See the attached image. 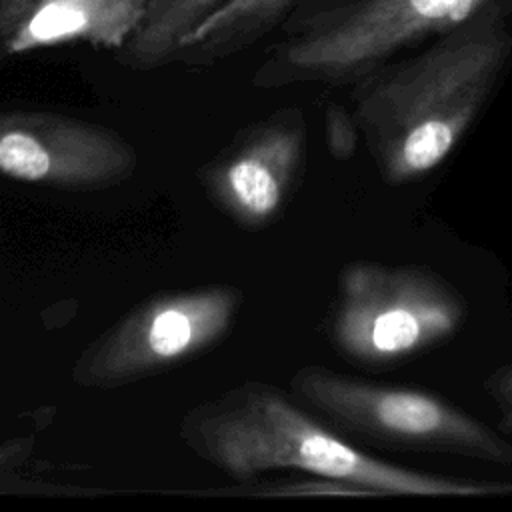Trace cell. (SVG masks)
Here are the masks:
<instances>
[{
	"label": "cell",
	"instance_id": "obj_14",
	"mask_svg": "<svg viewBox=\"0 0 512 512\" xmlns=\"http://www.w3.org/2000/svg\"><path fill=\"white\" fill-rule=\"evenodd\" d=\"M484 388L500 416L502 428L512 436V362L496 368L486 378Z\"/></svg>",
	"mask_w": 512,
	"mask_h": 512
},
{
	"label": "cell",
	"instance_id": "obj_6",
	"mask_svg": "<svg viewBox=\"0 0 512 512\" xmlns=\"http://www.w3.org/2000/svg\"><path fill=\"white\" fill-rule=\"evenodd\" d=\"M242 294L234 286H198L156 296L92 342L74 366L88 388H114L202 354L226 336Z\"/></svg>",
	"mask_w": 512,
	"mask_h": 512
},
{
	"label": "cell",
	"instance_id": "obj_9",
	"mask_svg": "<svg viewBox=\"0 0 512 512\" xmlns=\"http://www.w3.org/2000/svg\"><path fill=\"white\" fill-rule=\"evenodd\" d=\"M152 0H32L0 36L8 56L88 42L120 50Z\"/></svg>",
	"mask_w": 512,
	"mask_h": 512
},
{
	"label": "cell",
	"instance_id": "obj_3",
	"mask_svg": "<svg viewBox=\"0 0 512 512\" xmlns=\"http://www.w3.org/2000/svg\"><path fill=\"white\" fill-rule=\"evenodd\" d=\"M504 0H340L306 16L278 44L256 84L356 82L426 38L446 34Z\"/></svg>",
	"mask_w": 512,
	"mask_h": 512
},
{
	"label": "cell",
	"instance_id": "obj_2",
	"mask_svg": "<svg viewBox=\"0 0 512 512\" xmlns=\"http://www.w3.org/2000/svg\"><path fill=\"white\" fill-rule=\"evenodd\" d=\"M186 444L222 472L246 480L296 470L342 480L374 496H494L512 484L478 482L398 466L358 450L268 384L246 382L186 414Z\"/></svg>",
	"mask_w": 512,
	"mask_h": 512
},
{
	"label": "cell",
	"instance_id": "obj_8",
	"mask_svg": "<svg viewBox=\"0 0 512 512\" xmlns=\"http://www.w3.org/2000/svg\"><path fill=\"white\" fill-rule=\"evenodd\" d=\"M300 110H280L244 130L202 172L214 204L244 228L268 226L286 204L304 164Z\"/></svg>",
	"mask_w": 512,
	"mask_h": 512
},
{
	"label": "cell",
	"instance_id": "obj_11",
	"mask_svg": "<svg viewBox=\"0 0 512 512\" xmlns=\"http://www.w3.org/2000/svg\"><path fill=\"white\" fill-rule=\"evenodd\" d=\"M226 0H152L148 10L118 50V60L132 68H156L176 58L182 40Z\"/></svg>",
	"mask_w": 512,
	"mask_h": 512
},
{
	"label": "cell",
	"instance_id": "obj_13",
	"mask_svg": "<svg viewBox=\"0 0 512 512\" xmlns=\"http://www.w3.org/2000/svg\"><path fill=\"white\" fill-rule=\"evenodd\" d=\"M266 494H270V496H352V498L374 496L360 486H354V484H348L342 480H334V478L310 476V474H306V478H300L296 482L278 484V486L266 490Z\"/></svg>",
	"mask_w": 512,
	"mask_h": 512
},
{
	"label": "cell",
	"instance_id": "obj_7",
	"mask_svg": "<svg viewBox=\"0 0 512 512\" xmlns=\"http://www.w3.org/2000/svg\"><path fill=\"white\" fill-rule=\"evenodd\" d=\"M136 166L130 144L106 126L42 110L0 112V176L54 188H100Z\"/></svg>",
	"mask_w": 512,
	"mask_h": 512
},
{
	"label": "cell",
	"instance_id": "obj_4",
	"mask_svg": "<svg viewBox=\"0 0 512 512\" xmlns=\"http://www.w3.org/2000/svg\"><path fill=\"white\" fill-rule=\"evenodd\" d=\"M466 318V298L436 270L360 260L340 270L330 340L350 362L388 366L446 342Z\"/></svg>",
	"mask_w": 512,
	"mask_h": 512
},
{
	"label": "cell",
	"instance_id": "obj_1",
	"mask_svg": "<svg viewBox=\"0 0 512 512\" xmlns=\"http://www.w3.org/2000/svg\"><path fill=\"white\" fill-rule=\"evenodd\" d=\"M510 10L494 4L354 82L352 114L386 184L422 180L470 130L510 62Z\"/></svg>",
	"mask_w": 512,
	"mask_h": 512
},
{
	"label": "cell",
	"instance_id": "obj_16",
	"mask_svg": "<svg viewBox=\"0 0 512 512\" xmlns=\"http://www.w3.org/2000/svg\"><path fill=\"white\" fill-rule=\"evenodd\" d=\"M10 454H12V450H8V448H0V466H2V464H6V460L10 458Z\"/></svg>",
	"mask_w": 512,
	"mask_h": 512
},
{
	"label": "cell",
	"instance_id": "obj_12",
	"mask_svg": "<svg viewBox=\"0 0 512 512\" xmlns=\"http://www.w3.org/2000/svg\"><path fill=\"white\" fill-rule=\"evenodd\" d=\"M324 126L330 154L336 160H348L356 152L358 140L362 138L354 114L340 104H330L324 114Z\"/></svg>",
	"mask_w": 512,
	"mask_h": 512
},
{
	"label": "cell",
	"instance_id": "obj_15",
	"mask_svg": "<svg viewBox=\"0 0 512 512\" xmlns=\"http://www.w3.org/2000/svg\"><path fill=\"white\" fill-rule=\"evenodd\" d=\"M32 0H0V36L12 26L18 14L30 4Z\"/></svg>",
	"mask_w": 512,
	"mask_h": 512
},
{
	"label": "cell",
	"instance_id": "obj_10",
	"mask_svg": "<svg viewBox=\"0 0 512 512\" xmlns=\"http://www.w3.org/2000/svg\"><path fill=\"white\" fill-rule=\"evenodd\" d=\"M302 0H226L184 40L174 60L214 62L258 42Z\"/></svg>",
	"mask_w": 512,
	"mask_h": 512
},
{
	"label": "cell",
	"instance_id": "obj_5",
	"mask_svg": "<svg viewBox=\"0 0 512 512\" xmlns=\"http://www.w3.org/2000/svg\"><path fill=\"white\" fill-rule=\"evenodd\" d=\"M294 392L340 430L402 450L440 452L512 466V442L446 398L410 386L300 368Z\"/></svg>",
	"mask_w": 512,
	"mask_h": 512
}]
</instances>
